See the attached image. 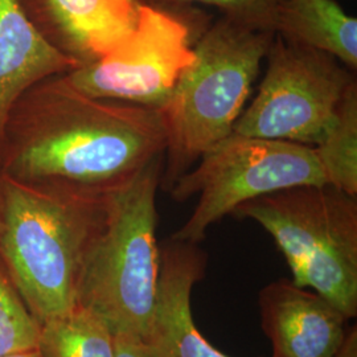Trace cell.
I'll use <instances>...</instances> for the list:
<instances>
[{
	"label": "cell",
	"instance_id": "obj_1",
	"mask_svg": "<svg viewBox=\"0 0 357 357\" xmlns=\"http://www.w3.org/2000/svg\"><path fill=\"white\" fill-rule=\"evenodd\" d=\"M158 110L93 98L65 77L20 96L8 114L0 174L40 187L112 191L166 150Z\"/></svg>",
	"mask_w": 357,
	"mask_h": 357
},
{
	"label": "cell",
	"instance_id": "obj_2",
	"mask_svg": "<svg viewBox=\"0 0 357 357\" xmlns=\"http://www.w3.org/2000/svg\"><path fill=\"white\" fill-rule=\"evenodd\" d=\"M106 195L29 185L0 174V259L40 326L76 306Z\"/></svg>",
	"mask_w": 357,
	"mask_h": 357
},
{
	"label": "cell",
	"instance_id": "obj_3",
	"mask_svg": "<svg viewBox=\"0 0 357 357\" xmlns=\"http://www.w3.org/2000/svg\"><path fill=\"white\" fill-rule=\"evenodd\" d=\"M274 35L224 16L205 28L193 45L195 61L159 110L167 139L162 190L231 134Z\"/></svg>",
	"mask_w": 357,
	"mask_h": 357
},
{
	"label": "cell",
	"instance_id": "obj_4",
	"mask_svg": "<svg viewBox=\"0 0 357 357\" xmlns=\"http://www.w3.org/2000/svg\"><path fill=\"white\" fill-rule=\"evenodd\" d=\"M165 153L106 195L102 227L90 245L77 305L89 307L115 333L144 337L158 286L156 193Z\"/></svg>",
	"mask_w": 357,
	"mask_h": 357
},
{
	"label": "cell",
	"instance_id": "obj_5",
	"mask_svg": "<svg viewBox=\"0 0 357 357\" xmlns=\"http://www.w3.org/2000/svg\"><path fill=\"white\" fill-rule=\"evenodd\" d=\"M273 237L293 283L319 294L347 319L357 315V196L331 184L273 192L237 206Z\"/></svg>",
	"mask_w": 357,
	"mask_h": 357
},
{
	"label": "cell",
	"instance_id": "obj_6",
	"mask_svg": "<svg viewBox=\"0 0 357 357\" xmlns=\"http://www.w3.org/2000/svg\"><path fill=\"white\" fill-rule=\"evenodd\" d=\"M327 184L312 146L230 134L169 190L175 202L199 195L191 216L169 238L200 243L240 205L273 192Z\"/></svg>",
	"mask_w": 357,
	"mask_h": 357
},
{
	"label": "cell",
	"instance_id": "obj_7",
	"mask_svg": "<svg viewBox=\"0 0 357 357\" xmlns=\"http://www.w3.org/2000/svg\"><path fill=\"white\" fill-rule=\"evenodd\" d=\"M268 68L258 93L231 134L315 147L335 121L354 70L330 53L280 36L268 47Z\"/></svg>",
	"mask_w": 357,
	"mask_h": 357
},
{
	"label": "cell",
	"instance_id": "obj_8",
	"mask_svg": "<svg viewBox=\"0 0 357 357\" xmlns=\"http://www.w3.org/2000/svg\"><path fill=\"white\" fill-rule=\"evenodd\" d=\"M188 13L141 4L135 29L102 60L65 77L93 98L160 110L178 78L195 61Z\"/></svg>",
	"mask_w": 357,
	"mask_h": 357
},
{
	"label": "cell",
	"instance_id": "obj_9",
	"mask_svg": "<svg viewBox=\"0 0 357 357\" xmlns=\"http://www.w3.org/2000/svg\"><path fill=\"white\" fill-rule=\"evenodd\" d=\"M206 255L199 243L168 238L160 246V265L153 311L143 337L153 357H230L196 328L192 290L204 278Z\"/></svg>",
	"mask_w": 357,
	"mask_h": 357
},
{
	"label": "cell",
	"instance_id": "obj_10",
	"mask_svg": "<svg viewBox=\"0 0 357 357\" xmlns=\"http://www.w3.org/2000/svg\"><path fill=\"white\" fill-rule=\"evenodd\" d=\"M28 17L54 50L79 66L118 48L135 29L138 0H20Z\"/></svg>",
	"mask_w": 357,
	"mask_h": 357
},
{
	"label": "cell",
	"instance_id": "obj_11",
	"mask_svg": "<svg viewBox=\"0 0 357 357\" xmlns=\"http://www.w3.org/2000/svg\"><path fill=\"white\" fill-rule=\"evenodd\" d=\"M273 357H333L345 339L344 314L310 289L280 280L258 295Z\"/></svg>",
	"mask_w": 357,
	"mask_h": 357
},
{
	"label": "cell",
	"instance_id": "obj_12",
	"mask_svg": "<svg viewBox=\"0 0 357 357\" xmlns=\"http://www.w3.org/2000/svg\"><path fill=\"white\" fill-rule=\"evenodd\" d=\"M78 66L41 36L20 0H0V153L7 118L20 96Z\"/></svg>",
	"mask_w": 357,
	"mask_h": 357
},
{
	"label": "cell",
	"instance_id": "obj_13",
	"mask_svg": "<svg viewBox=\"0 0 357 357\" xmlns=\"http://www.w3.org/2000/svg\"><path fill=\"white\" fill-rule=\"evenodd\" d=\"M275 33L294 44L330 53L356 72L357 19L336 0H284Z\"/></svg>",
	"mask_w": 357,
	"mask_h": 357
},
{
	"label": "cell",
	"instance_id": "obj_14",
	"mask_svg": "<svg viewBox=\"0 0 357 357\" xmlns=\"http://www.w3.org/2000/svg\"><path fill=\"white\" fill-rule=\"evenodd\" d=\"M43 357H114L115 332L100 314L76 305L40 326Z\"/></svg>",
	"mask_w": 357,
	"mask_h": 357
},
{
	"label": "cell",
	"instance_id": "obj_15",
	"mask_svg": "<svg viewBox=\"0 0 357 357\" xmlns=\"http://www.w3.org/2000/svg\"><path fill=\"white\" fill-rule=\"evenodd\" d=\"M314 150L327 184L357 196V81L347 90L331 128Z\"/></svg>",
	"mask_w": 357,
	"mask_h": 357
},
{
	"label": "cell",
	"instance_id": "obj_16",
	"mask_svg": "<svg viewBox=\"0 0 357 357\" xmlns=\"http://www.w3.org/2000/svg\"><path fill=\"white\" fill-rule=\"evenodd\" d=\"M40 323L0 259V356L38 348Z\"/></svg>",
	"mask_w": 357,
	"mask_h": 357
},
{
	"label": "cell",
	"instance_id": "obj_17",
	"mask_svg": "<svg viewBox=\"0 0 357 357\" xmlns=\"http://www.w3.org/2000/svg\"><path fill=\"white\" fill-rule=\"evenodd\" d=\"M141 4L184 13L192 6L203 4L217 8L221 16L261 31L275 32V22L284 0H138Z\"/></svg>",
	"mask_w": 357,
	"mask_h": 357
},
{
	"label": "cell",
	"instance_id": "obj_18",
	"mask_svg": "<svg viewBox=\"0 0 357 357\" xmlns=\"http://www.w3.org/2000/svg\"><path fill=\"white\" fill-rule=\"evenodd\" d=\"M114 357H153L146 342L131 333H115Z\"/></svg>",
	"mask_w": 357,
	"mask_h": 357
},
{
	"label": "cell",
	"instance_id": "obj_19",
	"mask_svg": "<svg viewBox=\"0 0 357 357\" xmlns=\"http://www.w3.org/2000/svg\"><path fill=\"white\" fill-rule=\"evenodd\" d=\"M333 357H357V328L352 327L345 333L344 342Z\"/></svg>",
	"mask_w": 357,
	"mask_h": 357
},
{
	"label": "cell",
	"instance_id": "obj_20",
	"mask_svg": "<svg viewBox=\"0 0 357 357\" xmlns=\"http://www.w3.org/2000/svg\"><path fill=\"white\" fill-rule=\"evenodd\" d=\"M0 357H43L40 355L38 349L35 351H26V352H19V354H11V355H4Z\"/></svg>",
	"mask_w": 357,
	"mask_h": 357
}]
</instances>
